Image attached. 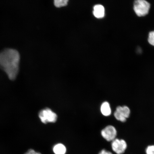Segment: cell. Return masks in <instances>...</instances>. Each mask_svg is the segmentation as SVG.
Segmentation results:
<instances>
[{
    "label": "cell",
    "instance_id": "obj_1",
    "mask_svg": "<svg viewBox=\"0 0 154 154\" xmlns=\"http://www.w3.org/2000/svg\"><path fill=\"white\" fill-rule=\"evenodd\" d=\"M20 56L16 50L7 48L0 52V68L11 80H14L19 70Z\"/></svg>",
    "mask_w": 154,
    "mask_h": 154
},
{
    "label": "cell",
    "instance_id": "obj_2",
    "mask_svg": "<svg viewBox=\"0 0 154 154\" xmlns=\"http://www.w3.org/2000/svg\"><path fill=\"white\" fill-rule=\"evenodd\" d=\"M150 8V4L145 0H137L134 1V10L138 17H143L147 15Z\"/></svg>",
    "mask_w": 154,
    "mask_h": 154
},
{
    "label": "cell",
    "instance_id": "obj_3",
    "mask_svg": "<svg viewBox=\"0 0 154 154\" xmlns=\"http://www.w3.org/2000/svg\"><path fill=\"white\" fill-rule=\"evenodd\" d=\"M38 117L42 122L45 124L49 122L54 123L57 119L56 113L49 108L42 109L38 113Z\"/></svg>",
    "mask_w": 154,
    "mask_h": 154
},
{
    "label": "cell",
    "instance_id": "obj_4",
    "mask_svg": "<svg viewBox=\"0 0 154 154\" xmlns=\"http://www.w3.org/2000/svg\"><path fill=\"white\" fill-rule=\"evenodd\" d=\"M130 113V109L127 106H119L116 108L114 116L117 120L124 122H126L127 119L129 117Z\"/></svg>",
    "mask_w": 154,
    "mask_h": 154
},
{
    "label": "cell",
    "instance_id": "obj_5",
    "mask_svg": "<svg viewBox=\"0 0 154 154\" xmlns=\"http://www.w3.org/2000/svg\"><path fill=\"white\" fill-rule=\"evenodd\" d=\"M101 134L107 141H112L116 138L117 131L114 126L109 125L101 131Z\"/></svg>",
    "mask_w": 154,
    "mask_h": 154
},
{
    "label": "cell",
    "instance_id": "obj_6",
    "mask_svg": "<svg viewBox=\"0 0 154 154\" xmlns=\"http://www.w3.org/2000/svg\"><path fill=\"white\" fill-rule=\"evenodd\" d=\"M112 149L117 154L124 153L127 148L126 142L124 140L116 138L111 143Z\"/></svg>",
    "mask_w": 154,
    "mask_h": 154
},
{
    "label": "cell",
    "instance_id": "obj_7",
    "mask_svg": "<svg viewBox=\"0 0 154 154\" xmlns=\"http://www.w3.org/2000/svg\"><path fill=\"white\" fill-rule=\"evenodd\" d=\"M93 14L96 18H103L105 15V9L103 5H97L94 8Z\"/></svg>",
    "mask_w": 154,
    "mask_h": 154
},
{
    "label": "cell",
    "instance_id": "obj_8",
    "mask_svg": "<svg viewBox=\"0 0 154 154\" xmlns=\"http://www.w3.org/2000/svg\"><path fill=\"white\" fill-rule=\"evenodd\" d=\"M102 114L104 116H108L111 113V109L110 105L108 102L105 101L102 104L101 106Z\"/></svg>",
    "mask_w": 154,
    "mask_h": 154
},
{
    "label": "cell",
    "instance_id": "obj_9",
    "mask_svg": "<svg viewBox=\"0 0 154 154\" xmlns=\"http://www.w3.org/2000/svg\"><path fill=\"white\" fill-rule=\"evenodd\" d=\"M53 151L55 154H65L66 152V149L63 144L58 143L54 146Z\"/></svg>",
    "mask_w": 154,
    "mask_h": 154
},
{
    "label": "cell",
    "instance_id": "obj_10",
    "mask_svg": "<svg viewBox=\"0 0 154 154\" xmlns=\"http://www.w3.org/2000/svg\"><path fill=\"white\" fill-rule=\"evenodd\" d=\"M68 0H55L54 5L57 7L65 6L67 5Z\"/></svg>",
    "mask_w": 154,
    "mask_h": 154
},
{
    "label": "cell",
    "instance_id": "obj_11",
    "mask_svg": "<svg viewBox=\"0 0 154 154\" xmlns=\"http://www.w3.org/2000/svg\"><path fill=\"white\" fill-rule=\"evenodd\" d=\"M148 42L151 45L154 46V31L149 32Z\"/></svg>",
    "mask_w": 154,
    "mask_h": 154
},
{
    "label": "cell",
    "instance_id": "obj_12",
    "mask_svg": "<svg viewBox=\"0 0 154 154\" xmlns=\"http://www.w3.org/2000/svg\"><path fill=\"white\" fill-rule=\"evenodd\" d=\"M146 154H154V145L148 146L146 149Z\"/></svg>",
    "mask_w": 154,
    "mask_h": 154
},
{
    "label": "cell",
    "instance_id": "obj_13",
    "mask_svg": "<svg viewBox=\"0 0 154 154\" xmlns=\"http://www.w3.org/2000/svg\"><path fill=\"white\" fill-rule=\"evenodd\" d=\"M24 154H41L39 152H36L32 149H30L28 150Z\"/></svg>",
    "mask_w": 154,
    "mask_h": 154
},
{
    "label": "cell",
    "instance_id": "obj_14",
    "mask_svg": "<svg viewBox=\"0 0 154 154\" xmlns=\"http://www.w3.org/2000/svg\"><path fill=\"white\" fill-rule=\"evenodd\" d=\"M99 154H113L112 153L109 151H107L106 150L103 149L100 152Z\"/></svg>",
    "mask_w": 154,
    "mask_h": 154
}]
</instances>
